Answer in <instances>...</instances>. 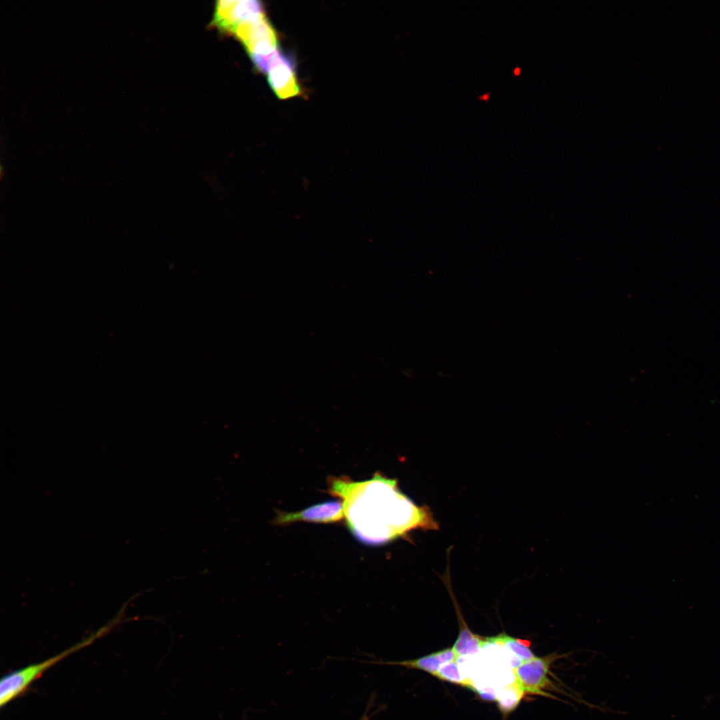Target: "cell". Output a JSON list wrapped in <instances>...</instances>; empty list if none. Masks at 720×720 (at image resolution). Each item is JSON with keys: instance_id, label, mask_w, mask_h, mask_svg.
Listing matches in <instances>:
<instances>
[{"instance_id": "1", "label": "cell", "mask_w": 720, "mask_h": 720, "mask_svg": "<svg viewBox=\"0 0 720 720\" xmlns=\"http://www.w3.org/2000/svg\"><path fill=\"white\" fill-rule=\"evenodd\" d=\"M350 51L375 83L402 82L417 72L415 49L397 19L359 34Z\"/></svg>"}, {"instance_id": "2", "label": "cell", "mask_w": 720, "mask_h": 720, "mask_svg": "<svg viewBox=\"0 0 720 720\" xmlns=\"http://www.w3.org/2000/svg\"><path fill=\"white\" fill-rule=\"evenodd\" d=\"M399 111L407 133L419 148H430L450 141L451 133L437 82L417 73L410 77L403 88Z\"/></svg>"}, {"instance_id": "3", "label": "cell", "mask_w": 720, "mask_h": 720, "mask_svg": "<svg viewBox=\"0 0 720 720\" xmlns=\"http://www.w3.org/2000/svg\"><path fill=\"white\" fill-rule=\"evenodd\" d=\"M396 19L395 9L388 1H326L317 38L337 50H350L359 34Z\"/></svg>"}, {"instance_id": "4", "label": "cell", "mask_w": 720, "mask_h": 720, "mask_svg": "<svg viewBox=\"0 0 720 720\" xmlns=\"http://www.w3.org/2000/svg\"><path fill=\"white\" fill-rule=\"evenodd\" d=\"M492 720H527L526 718L522 717L521 715L513 714L510 716H502V715H496L494 719ZM554 720H592V719H586L582 718L575 713H573L570 709L565 708L561 711L558 718Z\"/></svg>"}, {"instance_id": "5", "label": "cell", "mask_w": 720, "mask_h": 720, "mask_svg": "<svg viewBox=\"0 0 720 720\" xmlns=\"http://www.w3.org/2000/svg\"><path fill=\"white\" fill-rule=\"evenodd\" d=\"M717 147H718V148L720 149V144H719V145H717Z\"/></svg>"}]
</instances>
